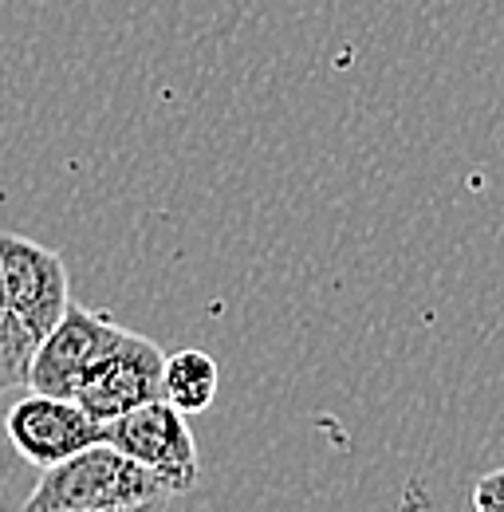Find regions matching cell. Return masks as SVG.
Instances as JSON below:
<instances>
[{
    "label": "cell",
    "instance_id": "4",
    "mask_svg": "<svg viewBox=\"0 0 504 512\" xmlns=\"http://www.w3.org/2000/svg\"><path fill=\"white\" fill-rule=\"evenodd\" d=\"M162 363H166V355L154 347V339L123 327L119 339L79 379L75 402L95 422H115L130 410L162 398Z\"/></svg>",
    "mask_w": 504,
    "mask_h": 512
},
{
    "label": "cell",
    "instance_id": "1",
    "mask_svg": "<svg viewBox=\"0 0 504 512\" xmlns=\"http://www.w3.org/2000/svg\"><path fill=\"white\" fill-rule=\"evenodd\" d=\"M170 497L174 493L166 489V481H158L150 469H142L115 446L99 442L44 469L36 477L32 497L24 501V512L126 509V505H150V501H170Z\"/></svg>",
    "mask_w": 504,
    "mask_h": 512
},
{
    "label": "cell",
    "instance_id": "6",
    "mask_svg": "<svg viewBox=\"0 0 504 512\" xmlns=\"http://www.w3.org/2000/svg\"><path fill=\"white\" fill-rule=\"evenodd\" d=\"M119 323L103 312L71 304L63 320L36 343L32 367H28V390L52 394V398H75L79 379L95 367V359L119 339Z\"/></svg>",
    "mask_w": 504,
    "mask_h": 512
},
{
    "label": "cell",
    "instance_id": "2",
    "mask_svg": "<svg viewBox=\"0 0 504 512\" xmlns=\"http://www.w3.org/2000/svg\"><path fill=\"white\" fill-rule=\"evenodd\" d=\"M103 442L126 453L130 461H138L142 469H150L158 481H166L174 497L197 485L201 465H197V446H193L186 414H178L162 398L130 410L115 422H103Z\"/></svg>",
    "mask_w": 504,
    "mask_h": 512
},
{
    "label": "cell",
    "instance_id": "3",
    "mask_svg": "<svg viewBox=\"0 0 504 512\" xmlns=\"http://www.w3.org/2000/svg\"><path fill=\"white\" fill-rule=\"evenodd\" d=\"M0 276H4L8 312L40 343L71 308V284H67L63 256L32 237L0 233Z\"/></svg>",
    "mask_w": 504,
    "mask_h": 512
},
{
    "label": "cell",
    "instance_id": "12",
    "mask_svg": "<svg viewBox=\"0 0 504 512\" xmlns=\"http://www.w3.org/2000/svg\"><path fill=\"white\" fill-rule=\"evenodd\" d=\"M0 312H8V304H4V276H0Z\"/></svg>",
    "mask_w": 504,
    "mask_h": 512
},
{
    "label": "cell",
    "instance_id": "7",
    "mask_svg": "<svg viewBox=\"0 0 504 512\" xmlns=\"http://www.w3.org/2000/svg\"><path fill=\"white\" fill-rule=\"evenodd\" d=\"M221 371L205 351H178L162 363V402H170L178 414H205L217 398Z\"/></svg>",
    "mask_w": 504,
    "mask_h": 512
},
{
    "label": "cell",
    "instance_id": "9",
    "mask_svg": "<svg viewBox=\"0 0 504 512\" xmlns=\"http://www.w3.org/2000/svg\"><path fill=\"white\" fill-rule=\"evenodd\" d=\"M40 469L28 465L20 457V449L12 446L8 426H4V406H0V512H24V501L36 489Z\"/></svg>",
    "mask_w": 504,
    "mask_h": 512
},
{
    "label": "cell",
    "instance_id": "11",
    "mask_svg": "<svg viewBox=\"0 0 504 512\" xmlns=\"http://www.w3.org/2000/svg\"><path fill=\"white\" fill-rule=\"evenodd\" d=\"M170 501H150V505H126V509H67V512H166Z\"/></svg>",
    "mask_w": 504,
    "mask_h": 512
},
{
    "label": "cell",
    "instance_id": "5",
    "mask_svg": "<svg viewBox=\"0 0 504 512\" xmlns=\"http://www.w3.org/2000/svg\"><path fill=\"white\" fill-rule=\"evenodd\" d=\"M4 426L20 457L40 473L103 442V422H95L75 398H52L36 390H28L4 410Z\"/></svg>",
    "mask_w": 504,
    "mask_h": 512
},
{
    "label": "cell",
    "instance_id": "10",
    "mask_svg": "<svg viewBox=\"0 0 504 512\" xmlns=\"http://www.w3.org/2000/svg\"><path fill=\"white\" fill-rule=\"evenodd\" d=\"M473 512H504V469L485 473L473 485Z\"/></svg>",
    "mask_w": 504,
    "mask_h": 512
},
{
    "label": "cell",
    "instance_id": "8",
    "mask_svg": "<svg viewBox=\"0 0 504 512\" xmlns=\"http://www.w3.org/2000/svg\"><path fill=\"white\" fill-rule=\"evenodd\" d=\"M32 355H36V339L20 327L12 312H0V398L28 390Z\"/></svg>",
    "mask_w": 504,
    "mask_h": 512
}]
</instances>
